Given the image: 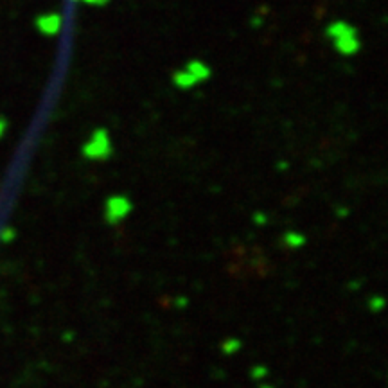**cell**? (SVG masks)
Instances as JSON below:
<instances>
[{
	"instance_id": "8992f818",
	"label": "cell",
	"mask_w": 388,
	"mask_h": 388,
	"mask_svg": "<svg viewBox=\"0 0 388 388\" xmlns=\"http://www.w3.org/2000/svg\"><path fill=\"white\" fill-rule=\"evenodd\" d=\"M239 349H241V342L237 338L225 340L223 345H221V350H223L227 356H230V354H236Z\"/></svg>"
},
{
	"instance_id": "ba28073f",
	"label": "cell",
	"mask_w": 388,
	"mask_h": 388,
	"mask_svg": "<svg viewBox=\"0 0 388 388\" xmlns=\"http://www.w3.org/2000/svg\"><path fill=\"white\" fill-rule=\"evenodd\" d=\"M369 306H370V309H372V311L377 313V311H381V309L387 308V301H384L383 297H374V298H370Z\"/></svg>"
},
{
	"instance_id": "52a82bcc",
	"label": "cell",
	"mask_w": 388,
	"mask_h": 388,
	"mask_svg": "<svg viewBox=\"0 0 388 388\" xmlns=\"http://www.w3.org/2000/svg\"><path fill=\"white\" fill-rule=\"evenodd\" d=\"M250 376H252V379L261 381V379H264V377L268 376V369L264 365H255V367H252Z\"/></svg>"
},
{
	"instance_id": "30bf717a",
	"label": "cell",
	"mask_w": 388,
	"mask_h": 388,
	"mask_svg": "<svg viewBox=\"0 0 388 388\" xmlns=\"http://www.w3.org/2000/svg\"><path fill=\"white\" fill-rule=\"evenodd\" d=\"M261 388H275V387H270V384H263V387Z\"/></svg>"
},
{
	"instance_id": "3957f363",
	"label": "cell",
	"mask_w": 388,
	"mask_h": 388,
	"mask_svg": "<svg viewBox=\"0 0 388 388\" xmlns=\"http://www.w3.org/2000/svg\"><path fill=\"white\" fill-rule=\"evenodd\" d=\"M185 70H189V72L193 74L194 80H196V81H205L207 77L210 76L209 67H207L205 63H202V61H196V60L190 61V63L187 65Z\"/></svg>"
},
{
	"instance_id": "7a4b0ae2",
	"label": "cell",
	"mask_w": 388,
	"mask_h": 388,
	"mask_svg": "<svg viewBox=\"0 0 388 388\" xmlns=\"http://www.w3.org/2000/svg\"><path fill=\"white\" fill-rule=\"evenodd\" d=\"M131 212V202L122 194L110 196L104 203V220L110 225H117Z\"/></svg>"
},
{
	"instance_id": "6da1fadb",
	"label": "cell",
	"mask_w": 388,
	"mask_h": 388,
	"mask_svg": "<svg viewBox=\"0 0 388 388\" xmlns=\"http://www.w3.org/2000/svg\"><path fill=\"white\" fill-rule=\"evenodd\" d=\"M112 153H114V148H112L110 135L104 128L95 129L87 144L83 146V155L90 160H107Z\"/></svg>"
},
{
	"instance_id": "277c9868",
	"label": "cell",
	"mask_w": 388,
	"mask_h": 388,
	"mask_svg": "<svg viewBox=\"0 0 388 388\" xmlns=\"http://www.w3.org/2000/svg\"><path fill=\"white\" fill-rule=\"evenodd\" d=\"M304 243H306V237L302 236L301 232H295V230H289V232H286L284 236H282V244L291 248V250L304 247Z\"/></svg>"
},
{
	"instance_id": "5b68a950",
	"label": "cell",
	"mask_w": 388,
	"mask_h": 388,
	"mask_svg": "<svg viewBox=\"0 0 388 388\" xmlns=\"http://www.w3.org/2000/svg\"><path fill=\"white\" fill-rule=\"evenodd\" d=\"M173 81H175V85L178 88H193L194 85L198 83L189 70H178V72L173 76Z\"/></svg>"
},
{
	"instance_id": "9c48e42d",
	"label": "cell",
	"mask_w": 388,
	"mask_h": 388,
	"mask_svg": "<svg viewBox=\"0 0 388 388\" xmlns=\"http://www.w3.org/2000/svg\"><path fill=\"white\" fill-rule=\"evenodd\" d=\"M255 223H261V225H264L266 223V217H264V214H255Z\"/></svg>"
}]
</instances>
